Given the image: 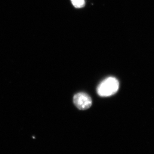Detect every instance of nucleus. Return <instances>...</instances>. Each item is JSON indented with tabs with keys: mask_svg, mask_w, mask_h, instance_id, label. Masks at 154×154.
<instances>
[{
	"mask_svg": "<svg viewBox=\"0 0 154 154\" xmlns=\"http://www.w3.org/2000/svg\"><path fill=\"white\" fill-rule=\"evenodd\" d=\"M73 5L77 8H83L85 5V0H71Z\"/></svg>",
	"mask_w": 154,
	"mask_h": 154,
	"instance_id": "obj_3",
	"label": "nucleus"
},
{
	"mask_svg": "<svg viewBox=\"0 0 154 154\" xmlns=\"http://www.w3.org/2000/svg\"><path fill=\"white\" fill-rule=\"evenodd\" d=\"M119 82L113 77L106 78L100 83L97 88V94L102 97L112 96L118 91Z\"/></svg>",
	"mask_w": 154,
	"mask_h": 154,
	"instance_id": "obj_1",
	"label": "nucleus"
},
{
	"mask_svg": "<svg viewBox=\"0 0 154 154\" xmlns=\"http://www.w3.org/2000/svg\"><path fill=\"white\" fill-rule=\"evenodd\" d=\"M74 104L76 107L81 110H85L91 107L92 100L88 94L79 93L74 96Z\"/></svg>",
	"mask_w": 154,
	"mask_h": 154,
	"instance_id": "obj_2",
	"label": "nucleus"
}]
</instances>
